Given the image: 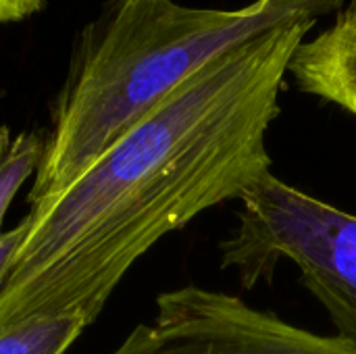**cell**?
<instances>
[{
	"label": "cell",
	"instance_id": "obj_1",
	"mask_svg": "<svg viewBox=\"0 0 356 354\" xmlns=\"http://www.w3.org/2000/svg\"><path fill=\"white\" fill-rule=\"evenodd\" d=\"M315 23L290 21L219 52L69 188L31 207L0 290V332L65 313L94 323L159 240L271 173L267 131L290 58Z\"/></svg>",
	"mask_w": 356,
	"mask_h": 354
},
{
	"label": "cell",
	"instance_id": "obj_2",
	"mask_svg": "<svg viewBox=\"0 0 356 354\" xmlns=\"http://www.w3.org/2000/svg\"><path fill=\"white\" fill-rule=\"evenodd\" d=\"M344 0H254L198 8L175 0H111L83 31L54 108L31 207L69 188L113 142L219 52L271 27L338 13Z\"/></svg>",
	"mask_w": 356,
	"mask_h": 354
},
{
	"label": "cell",
	"instance_id": "obj_3",
	"mask_svg": "<svg viewBox=\"0 0 356 354\" xmlns=\"http://www.w3.org/2000/svg\"><path fill=\"white\" fill-rule=\"evenodd\" d=\"M236 230L221 242V267L246 290L292 263L327 311L338 336L356 348V215L267 173L242 198Z\"/></svg>",
	"mask_w": 356,
	"mask_h": 354
},
{
	"label": "cell",
	"instance_id": "obj_4",
	"mask_svg": "<svg viewBox=\"0 0 356 354\" xmlns=\"http://www.w3.org/2000/svg\"><path fill=\"white\" fill-rule=\"evenodd\" d=\"M113 354H356L340 336H319L198 286L156 298V317Z\"/></svg>",
	"mask_w": 356,
	"mask_h": 354
},
{
	"label": "cell",
	"instance_id": "obj_5",
	"mask_svg": "<svg viewBox=\"0 0 356 354\" xmlns=\"http://www.w3.org/2000/svg\"><path fill=\"white\" fill-rule=\"evenodd\" d=\"M288 75L300 92L356 119V0L342 6L325 29L298 44Z\"/></svg>",
	"mask_w": 356,
	"mask_h": 354
},
{
	"label": "cell",
	"instance_id": "obj_6",
	"mask_svg": "<svg viewBox=\"0 0 356 354\" xmlns=\"http://www.w3.org/2000/svg\"><path fill=\"white\" fill-rule=\"evenodd\" d=\"M88 325L79 313L31 317L0 332V354H65Z\"/></svg>",
	"mask_w": 356,
	"mask_h": 354
},
{
	"label": "cell",
	"instance_id": "obj_7",
	"mask_svg": "<svg viewBox=\"0 0 356 354\" xmlns=\"http://www.w3.org/2000/svg\"><path fill=\"white\" fill-rule=\"evenodd\" d=\"M46 150V138L35 131L0 129V225L21 186L38 171ZM2 234V232H0Z\"/></svg>",
	"mask_w": 356,
	"mask_h": 354
},
{
	"label": "cell",
	"instance_id": "obj_8",
	"mask_svg": "<svg viewBox=\"0 0 356 354\" xmlns=\"http://www.w3.org/2000/svg\"><path fill=\"white\" fill-rule=\"evenodd\" d=\"M27 230H29V217H23L21 223H17L13 230L0 234V290L10 273V267H13V261L27 236Z\"/></svg>",
	"mask_w": 356,
	"mask_h": 354
},
{
	"label": "cell",
	"instance_id": "obj_9",
	"mask_svg": "<svg viewBox=\"0 0 356 354\" xmlns=\"http://www.w3.org/2000/svg\"><path fill=\"white\" fill-rule=\"evenodd\" d=\"M46 0H0V27L35 15Z\"/></svg>",
	"mask_w": 356,
	"mask_h": 354
}]
</instances>
